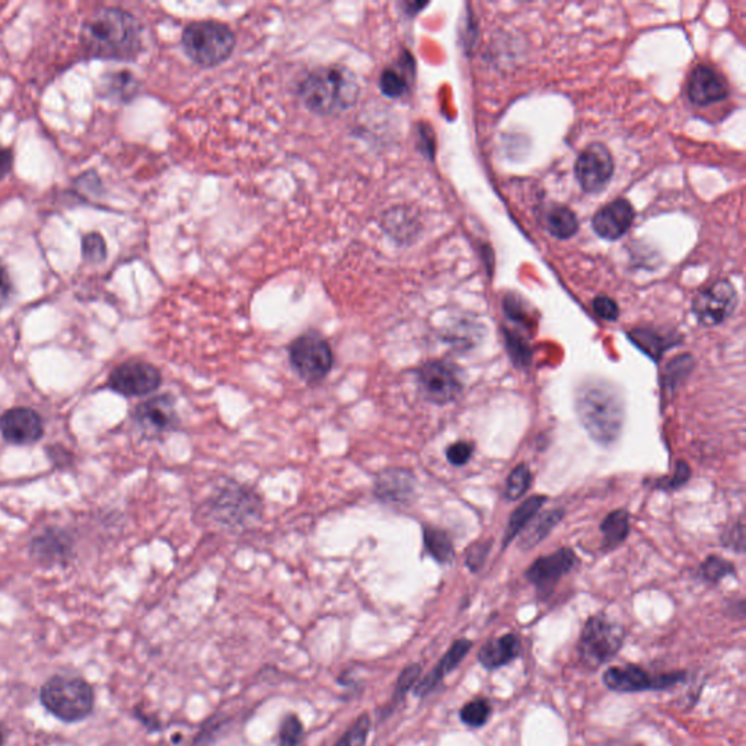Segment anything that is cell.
Returning <instances> with one entry per match:
<instances>
[{
    "label": "cell",
    "mask_w": 746,
    "mask_h": 746,
    "mask_svg": "<svg viewBox=\"0 0 746 746\" xmlns=\"http://www.w3.org/2000/svg\"><path fill=\"white\" fill-rule=\"evenodd\" d=\"M575 410L596 443L610 446L618 441L626 423V401L614 384L604 379L582 382L575 392Z\"/></svg>",
    "instance_id": "obj_2"
},
{
    "label": "cell",
    "mask_w": 746,
    "mask_h": 746,
    "mask_svg": "<svg viewBox=\"0 0 746 746\" xmlns=\"http://www.w3.org/2000/svg\"><path fill=\"white\" fill-rule=\"evenodd\" d=\"M614 172V156L602 142L591 143L577 156L576 180L585 193L595 194L605 190Z\"/></svg>",
    "instance_id": "obj_13"
},
{
    "label": "cell",
    "mask_w": 746,
    "mask_h": 746,
    "mask_svg": "<svg viewBox=\"0 0 746 746\" xmlns=\"http://www.w3.org/2000/svg\"><path fill=\"white\" fill-rule=\"evenodd\" d=\"M736 306L738 292L735 286L728 279H719L697 293L691 309L698 324L717 327L732 317Z\"/></svg>",
    "instance_id": "obj_11"
},
{
    "label": "cell",
    "mask_w": 746,
    "mask_h": 746,
    "mask_svg": "<svg viewBox=\"0 0 746 746\" xmlns=\"http://www.w3.org/2000/svg\"><path fill=\"white\" fill-rule=\"evenodd\" d=\"M503 308H505L506 317H508L512 323L522 325L528 324V314H526L524 305H522V302H519L515 296H508V298L505 299Z\"/></svg>",
    "instance_id": "obj_45"
},
{
    "label": "cell",
    "mask_w": 746,
    "mask_h": 746,
    "mask_svg": "<svg viewBox=\"0 0 746 746\" xmlns=\"http://www.w3.org/2000/svg\"><path fill=\"white\" fill-rule=\"evenodd\" d=\"M730 86L725 76L712 66L698 65L688 76L687 97L697 107H707L726 100Z\"/></svg>",
    "instance_id": "obj_18"
},
{
    "label": "cell",
    "mask_w": 746,
    "mask_h": 746,
    "mask_svg": "<svg viewBox=\"0 0 746 746\" xmlns=\"http://www.w3.org/2000/svg\"><path fill=\"white\" fill-rule=\"evenodd\" d=\"M636 212L627 199H615L602 206L592 218V229L598 237L617 241L630 231Z\"/></svg>",
    "instance_id": "obj_19"
},
{
    "label": "cell",
    "mask_w": 746,
    "mask_h": 746,
    "mask_svg": "<svg viewBox=\"0 0 746 746\" xmlns=\"http://www.w3.org/2000/svg\"><path fill=\"white\" fill-rule=\"evenodd\" d=\"M577 564L572 548H560L550 556L540 557L526 570L525 577L541 599L550 598L561 579L569 575Z\"/></svg>",
    "instance_id": "obj_14"
},
{
    "label": "cell",
    "mask_w": 746,
    "mask_h": 746,
    "mask_svg": "<svg viewBox=\"0 0 746 746\" xmlns=\"http://www.w3.org/2000/svg\"><path fill=\"white\" fill-rule=\"evenodd\" d=\"M12 167H14V153L11 149L0 146V180L12 171Z\"/></svg>",
    "instance_id": "obj_48"
},
{
    "label": "cell",
    "mask_w": 746,
    "mask_h": 746,
    "mask_svg": "<svg viewBox=\"0 0 746 746\" xmlns=\"http://www.w3.org/2000/svg\"><path fill=\"white\" fill-rule=\"evenodd\" d=\"M359 86L352 73L340 68H321L309 73L299 86L306 108L320 116H333L355 104Z\"/></svg>",
    "instance_id": "obj_3"
},
{
    "label": "cell",
    "mask_w": 746,
    "mask_h": 746,
    "mask_svg": "<svg viewBox=\"0 0 746 746\" xmlns=\"http://www.w3.org/2000/svg\"><path fill=\"white\" fill-rule=\"evenodd\" d=\"M691 468L684 459H679L675 464V471L671 477L662 478L656 483V489L665 490V492H674V490L681 489L685 484L690 481Z\"/></svg>",
    "instance_id": "obj_37"
},
{
    "label": "cell",
    "mask_w": 746,
    "mask_h": 746,
    "mask_svg": "<svg viewBox=\"0 0 746 746\" xmlns=\"http://www.w3.org/2000/svg\"><path fill=\"white\" fill-rule=\"evenodd\" d=\"M545 502H547V496H532L526 499L519 508H516L515 512H512L508 528H506L505 547H508L515 538H518L522 529L540 513Z\"/></svg>",
    "instance_id": "obj_28"
},
{
    "label": "cell",
    "mask_w": 746,
    "mask_h": 746,
    "mask_svg": "<svg viewBox=\"0 0 746 746\" xmlns=\"http://www.w3.org/2000/svg\"><path fill=\"white\" fill-rule=\"evenodd\" d=\"M107 385L123 397H145L161 387L162 373L152 363L129 360L111 371Z\"/></svg>",
    "instance_id": "obj_12"
},
{
    "label": "cell",
    "mask_w": 746,
    "mask_h": 746,
    "mask_svg": "<svg viewBox=\"0 0 746 746\" xmlns=\"http://www.w3.org/2000/svg\"><path fill=\"white\" fill-rule=\"evenodd\" d=\"M602 550L614 551L630 535V513L626 509L614 510L605 516L601 524Z\"/></svg>",
    "instance_id": "obj_25"
},
{
    "label": "cell",
    "mask_w": 746,
    "mask_h": 746,
    "mask_svg": "<svg viewBox=\"0 0 746 746\" xmlns=\"http://www.w3.org/2000/svg\"><path fill=\"white\" fill-rule=\"evenodd\" d=\"M687 679L688 672L684 669L655 674V672H650L649 669L634 665V663H627L624 666H610L602 674V684L605 685V688L618 694L672 690L677 685L684 684Z\"/></svg>",
    "instance_id": "obj_7"
},
{
    "label": "cell",
    "mask_w": 746,
    "mask_h": 746,
    "mask_svg": "<svg viewBox=\"0 0 746 746\" xmlns=\"http://www.w3.org/2000/svg\"><path fill=\"white\" fill-rule=\"evenodd\" d=\"M14 295V283H12L11 274L8 267L0 260V309L5 308Z\"/></svg>",
    "instance_id": "obj_46"
},
{
    "label": "cell",
    "mask_w": 746,
    "mask_h": 746,
    "mask_svg": "<svg viewBox=\"0 0 746 746\" xmlns=\"http://www.w3.org/2000/svg\"><path fill=\"white\" fill-rule=\"evenodd\" d=\"M133 85H135V81H133L132 75L123 72L108 76V81L105 82L104 88L108 94L127 100L133 92Z\"/></svg>",
    "instance_id": "obj_39"
},
{
    "label": "cell",
    "mask_w": 746,
    "mask_h": 746,
    "mask_svg": "<svg viewBox=\"0 0 746 746\" xmlns=\"http://www.w3.org/2000/svg\"><path fill=\"white\" fill-rule=\"evenodd\" d=\"M532 483L531 468L528 464H519L510 471L508 480H506L505 497L509 502L522 499L528 492Z\"/></svg>",
    "instance_id": "obj_33"
},
{
    "label": "cell",
    "mask_w": 746,
    "mask_h": 746,
    "mask_svg": "<svg viewBox=\"0 0 746 746\" xmlns=\"http://www.w3.org/2000/svg\"><path fill=\"white\" fill-rule=\"evenodd\" d=\"M47 455H49L50 461L56 465L57 468H69L73 462L72 452L63 445H51L46 448Z\"/></svg>",
    "instance_id": "obj_47"
},
{
    "label": "cell",
    "mask_w": 746,
    "mask_h": 746,
    "mask_svg": "<svg viewBox=\"0 0 746 746\" xmlns=\"http://www.w3.org/2000/svg\"><path fill=\"white\" fill-rule=\"evenodd\" d=\"M44 433L43 417L33 408H9L0 416V435L11 445H34L43 439Z\"/></svg>",
    "instance_id": "obj_16"
},
{
    "label": "cell",
    "mask_w": 746,
    "mask_h": 746,
    "mask_svg": "<svg viewBox=\"0 0 746 746\" xmlns=\"http://www.w3.org/2000/svg\"><path fill=\"white\" fill-rule=\"evenodd\" d=\"M592 308H594L596 317L604 321H610V323H614L620 317V306L610 296H596L594 302H592Z\"/></svg>",
    "instance_id": "obj_43"
},
{
    "label": "cell",
    "mask_w": 746,
    "mask_h": 746,
    "mask_svg": "<svg viewBox=\"0 0 746 746\" xmlns=\"http://www.w3.org/2000/svg\"><path fill=\"white\" fill-rule=\"evenodd\" d=\"M492 550V541H480L465 551V566L473 573H477L486 563L487 556Z\"/></svg>",
    "instance_id": "obj_41"
},
{
    "label": "cell",
    "mask_w": 746,
    "mask_h": 746,
    "mask_svg": "<svg viewBox=\"0 0 746 746\" xmlns=\"http://www.w3.org/2000/svg\"><path fill=\"white\" fill-rule=\"evenodd\" d=\"M564 510L553 509L548 512L538 513L528 525L522 529L519 537V548L529 551L543 543L545 538L551 534L554 528L563 521Z\"/></svg>",
    "instance_id": "obj_24"
},
{
    "label": "cell",
    "mask_w": 746,
    "mask_h": 746,
    "mask_svg": "<svg viewBox=\"0 0 746 746\" xmlns=\"http://www.w3.org/2000/svg\"><path fill=\"white\" fill-rule=\"evenodd\" d=\"M627 336L637 349L655 362H661L662 356L679 343L675 334H662L655 328H634Z\"/></svg>",
    "instance_id": "obj_23"
},
{
    "label": "cell",
    "mask_w": 746,
    "mask_h": 746,
    "mask_svg": "<svg viewBox=\"0 0 746 746\" xmlns=\"http://www.w3.org/2000/svg\"><path fill=\"white\" fill-rule=\"evenodd\" d=\"M133 419L145 435L159 436L171 432L178 426L175 400L170 394L156 395L133 411Z\"/></svg>",
    "instance_id": "obj_17"
},
{
    "label": "cell",
    "mask_w": 746,
    "mask_h": 746,
    "mask_svg": "<svg viewBox=\"0 0 746 746\" xmlns=\"http://www.w3.org/2000/svg\"><path fill=\"white\" fill-rule=\"evenodd\" d=\"M181 41L187 56L193 62L207 68L225 62L237 44V38L231 28L215 21L194 22L188 25Z\"/></svg>",
    "instance_id": "obj_6"
},
{
    "label": "cell",
    "mask_w": 746,
    "mask_h": 746,
    "mask_svg": "<svg viewBox=\"0 0 746 746\" xmlns=\"http://www.w3.org/2000/svg\"><path fill=\"white\" fill-rule=\"evenodd\" d=\"M521 655L522 642L518 634L506 633L484 643L478 652L477 661L486 671L493 672L515 662Z\"/></svg>",
    "instance_id": "obj_22"
},
{
    "label": "cell",
    "mask_w": 746,
    "mask_h": 746,
    "mask_svg": "<svg viewBox=\"0 0 746 746\" xmlns=\"http://www.w3.org/2000/svg\"><path fill=\"white\" fill-rule=\"evenodd\" d=\"M416 494V477L407 470L394 468L378 475L375 496L387 505L403 506Z\"/></svg>",
    "instance_id": "obj_21"
},
{
    "label": "cell",
    "mask_w": 746,
    "mask_h": 746,
    "mask_svg": "<svg viewBox=\"0 0 746 746\" xmlns=\"http://www.w3.org/2000/svg\"><path fill=\"white\" fill-rule=\"evenodd\" d=\"M260 497L250 487L226 483L209 502V512L216 522L231 528H242L257 521L261 515Z\"/></svg>",
    "instance_id": "obj_8"
},
{
    "label": "cell",
    "mask_w": 746,
    "mask_h": 746,
    "mask_svg": "<svg viewBox=\"0 0 746 746\" xmlns=\"http://www.w3.org/2000/svg\"><path fill=\"white\" fill-rule=\"evenodd\" d=\"M474 643L468 639H458L452 643L451 647L446 650L445 655L442 656L441 661L438 665L430 671L426 677L419 679L416 687H414V693L419 697H427L432 694L439 685L442 684L443 679L448 677L451 672L461 665L462 661L467 658L468 653L473 649Z\"/></svg>",
    "instance_id": "obj_20"
},
{
    "label": "cell",
    "mask_w": 746,
    "mask_h": 746,
    "mask_svg": "<svg viewBox=\"0 0 746 746\" xmlns=\"http://www.w3.org/2000/svg\"><path fill=\"white\" fill-rule=\"evenodd\" d=\"M493 707L487 698H474L468 701L459 710V719L468 728L480 729L489 723L492 717Z\"/></svg>",
    "instance_id": "obj_32"
},
{
    "label": "cell",
    "mask_w": 746,
    "mask_h": 746,
    "mask_svg": "<svg viewBox=\"0 0 746 746\" xmlns=\"http://www.w3.org/2000/svg\"><path fill=\"white\" fill-rule=\"evenodd\" d=\"M44 709L65 723H78L91 716L94 710V688L85 679L54 675L40 690Z\"/></svg>",
    "instance_id": "obj_4"
},
{
    "label": "cell",
    "mask_w": 746,
    "mask_h": 746,
    "mask_svg": "<svg viewBox=\"0 0 746 746\" xmlns=\"http://www.w3.org/2000/svg\"><path fill=\"white\" fill-rule=\"evenodd\" d=\"M626 630L607 614L591 615L583 624L577 640V658L583 668L598 671L617 658L626 642Z\"/></svg>",
    "instance_id": "obj_5"
},
{
    "label": "cell",
    "mask_w": 746,
    "mask_h": 746,
    "mask_svg": "<svg viewBox=\"0 0 746 746\" xmlns=\"http://www.w3.org/2000/svg\"><path fill=\"white\" fill-rule=\"evenodd\" d=\"M473 455L474 445L467 441L452 443V445L448 446V449H446V459H448L449 464L454 465V467H462V465L468 464L470 459L473 458Z\"/></svg>",
    "instance_id": "obj_42"
},
{
    "label": "cell",
    "mask_w": 746,
    "mask_h": 746,
    "mask_svg": "<svg viewBox=\"0 0 746 746\" xmlns=\"http://www.w3.org/2000/svg\"><path fill=\"white\" fill-rule=\"evenodd\" d=\"M700 576L709 585H717L726 577L736 576V567L723 557L710 556L701 563Z\"/></svg>",
    "instance_id": "obj_34"
},
{
    "label": "cell",
    "mask_w": 746,
    "mask_h": 746,
    "mask_svg": "<svg viewBox=\"0 0 746 746\" xmlns=\"http://www.w3.org/2000/svg\"><path fill=\"white\" fill-rule=\"evenodd\" d=\"M304 736V726L295 714H289L280 728V746H298Z\"/></svg>",
    "instance_id": "obj_38"
},
{
    "label": "cell",
    "mask_w": 746,
    "mask_h": 746,
    "mask_svg": "<svg viewBox=\"0 0 746 746\" xmlns=\"http://www.w3.org/2000/svg\"><path fill=\"white\" fill-rule=\"evenodd\" d=\"M81 41L94 59L135 60L142 49V27L130 12L101 8L86 18Z\"/></svg>",
    "instance_id": "obj_1"
},
{
    "label": "cell",
    "mask_w": 746,
    "mask_h": 746,
    "mask_svg": "<svg viewBox=\"0 0 746 746\" xmlns=\"http://www.w3.org/2000/svg\"><path fill=\"white\" fill-rule=\"evenodd\" d=\"M696 368L693 355H679L666 363L662 375V391L665 395H674L681 385L687 382Z\"/></svg>",
    "instance_id": "obj_27"
},
{
    "label": "cell",
    "mask_w": 746,
    "mask_h": 746,
    "mask_svg": "<svg viewBox=\"0 0 746 746\" xmlns=\"http://www.w3.org/2000/svg\"><path fill=\"white\" fill-rule=\"evenodd\" d=\"M420 675H422V666H407V668L404 669L403 672H401L400 678H398L397 688H395V694L394 698H392V703L395 704L398 703V701L403 700V698L406 697L408 691H410L411 688L416 687L417 682H419Z\"/></svg>",
    "instance_id": "obj_40"
},
{
    "label": "cell",
    "mask_w": 746,
    "mask_h": 746,
    "mask_svg": "<svg viewBox=\"0 0 746 746\" xmlns=\"http://www.w3.org/2000/svg\"><path fill=\"white\" fill-rule=\"evenodd\" d=\"M369 730H371V717L362 714L359 719L346 730L343 736L334 746H365L368 741Z\"/></svg>",
    "instance_id": "obj_35"
},
{
    "label": "cell",
    "mask_w": 746,
    "mask_h": 746,
    "mask_svg": "<svg viewBox=\"0 0 746 746\" xmlns=\"http://www.w3.org/2000/svg\"><path fill=\"white\" fill-rule=\"evenodd\" d=\"M424 548L438 563L448 564L454 560L455 548L451 537L443 529L426 526L423 531Z\"/></svg>",
    "instance_id": "obj_30"
},
{
    "label": "cell",
    "mask_w": 746,
    "mask_h": 746,
    "mask_svg": "<svg viewBox=\"0 0 746 746\" xmlns=\"http://www.w3.org/2000/svg\"><path fill=\"white\" fill-rule=\"evenodd\" d=\"M417 385L424 400L438 406L454 403L464 392L461 371L448 360H430L417 371Z\"/></svg>",
    "instance_id": "obj_10"
},
{
    "label": "cell",
    "mask_w": 746,
    "mask_h": 746,
    "mask_svg": "<svg viewBox=\"0 0 746 746\" xmlns=\"http://www.w3.org/2000/svg\"><path fill=\"white\" fill-rule=\"evenodd\" d=\"M72 534L59 526H50L31 540L30 557L44 567L68 566L75 557Z\"/></svg>",
    "instance_id": "obj_15"
},
{
    "label": "cell",
    "mask_w": 746,
    "mask_h": 746,
    "mask_svg": "<svg viewBox=\"0 0 746 746\" xmlns=\"http://www.w3.org/2000/svg\"><path fill=\"white\" fill-rule=\"evenodd\" d=\"M6 739H8V732L3 728V725H0V746H5Z\"/></svg>",
    "instance_id": "obj_49"
},
{
    "label": "cell",
    "mask_w": 746,
    "mask_h": 746,
    "mask_svg": "<svg viewBox=\"0 0 746 746\" xmlns=\"http://www.w3.org/2000/svg\"><path fill=\"white\" fill-rule=\"evenodd\" d=\"M544 226L551 237L569 239L579 231V219L569 207L556 204L544 213Z\"/></svg>",
    "instance_id": "obj_26"
},
{
    "label": "cell",
    "mask_w": 746,
    "mask_h": 746,
    "mask_svg": "<svg viewBox=\"0 0 746 746\" xmlns=\"http://www.w3.org/2000/svg\"><path fill=\"white\" fill-rule=\"evenodd\" d=\"M722 545L730 548V550L736 551V553H744L745 528L742 519H739L736 524H733L732 528H729L728 531L723 532Z\"/></svg>",
    "instance_id": "obj_44"
},
{
    "label": "cell",
    "mask_w": 746,
    "mask_h": 746,
    "mask_svg": "<svg viewBox=\"0 0 746 746\" xmlns=\"http://www.w3.org/2000/svg\"><path fill=\"white\" fill-rule=\"evenodd\" d=\"M599 746H639V745L623 744V742H608V744L599 745Z\"/></svg>",
    "instance_id": "obj_50"
},
{
    "label": "cell",
    "mask_w": 746,
    "mask_h": 746,
    "mask_svg": "<svg viewBox=\"0 0 746 746\" xmlns=\"http://www.w3.org/2000/svg\"><path fill=\"white\" fill-rule=\"evenodd\" d=\"M82 254L88 263L100 264L107 258V245L98 232H91L82 239Z\"/></svg>",
    "instance_id": "obj_36"
},
{
    "label": "cell",
    "mask_w": 746,
    "mask_h": 746,
    "mask_svg": "<svg viewBox=\"0 0 746 746\" xmlns=\"http://www.w3.org/2000/svg\"><path fill=\"white\" fill-rule=\"evenodd\" d=\"M411 70H413L411 57L401 60L398 65L385 70L381 76V91L391 98H398L406 94L408 86H410Z\"/></svg>",
    "instance_id": "obj_29"
},
{
    "label": "cell",
    "mask_w": 746,
    "mask_h": 746,
    "mask_svg": "<svg viewBox=\"0 0 746 746\" xmlns=\"http://www.w3.org/2000/svg\"><path fill=\"white\" fill-rule=\"evenodd\" d=\"M289 359L293 371L308 384L323 381L334 365L330 344L312 333L304 334L290 344Z\"/></svg>",
    "instance_id": "obj_9"
},
{
    "label": "cell",
    "mask_w": 746,
    "mask_h": 746,
    "mask_svg": "<svg viewBox=\"0 0 746 746\" xmlns=\"http://www.w3.org/2000/svg\"><path fill=\"white\" fill-rule=\"evenodd\" d=\"M503 333H505L506 350H508L512 365L516 369H528L532 363V347L529 341L526 340L524 334L509 330V328H505Z\"/></svg>",
    "instance_id": "obj_31"
}]
</instances>
